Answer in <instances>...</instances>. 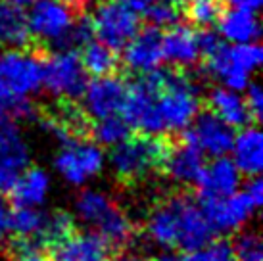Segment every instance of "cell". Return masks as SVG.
I'll return each instance as SVG.
<instances>
[{
	"label": "cell",
	"mask_w": 263,
	"mask_h": 261,
	"mask_svg": "<svg viewBox=\"0 0 263 261\" xmlns=\"http://www.w3.org/2000/svg\"><path fill=\"white\" fill-rule=\"evenodd\" d=\"M43 88V60L25 48L0 52V119L35 116L31 96Z\"/></svg>",
	"instance_id": "cell-1"
},
{
	"label": "cell",
	"mask_w": 263,
	"mask_h": 261,
	"mask_svg": "<svg viewBox=\"0 0 263 261\" xmlns=\"http://www.w3.org/2000/svg\"><path fill=\"white\" fill-rule=\"evenodd\" d=\"M169 142L160 135H139L129 137L123 142L111 146L110 165L116 179L123 184L144 181L148 175L161 169L169 150Z\"/></svg>",
	"instance_id": "cell-2"
},
{
	"label": "cell",
	"mask_w": 263,
	"mask_h": 261,
	"mask_svg": "<svg viewBox=\"0 0 263 261\" xmlns=\"http://www.w3.org/2000/svg\"><path fill=\"white\" fill-rule=\"evenodd\" d=\"M156 106L165 133H183L200 111V88L189 75L163 69Z\"/></svg>",
	"instance_id": "cell-3"
},
{
	"label": "cell",
	"mask_w": 263,
	"mask_h": 261,
	"mask_svg": "<svg viewBox=\"0 0 263 261\" xmlns=\"http://www.w3.org/2000/svg\"><path fill=\"white\" fill-rule=\"evenodd\" d=\"M161 79H163V69L158 67L150 73H142V77L129 87L121 116L127 119L131 129L135 127L144 135L165 133L156 106V96L161 87Z\"/></svg>",
	"instance_id": "cell-4"
},
{
	"label": "cell",
	"mask_w": 263,
	"mask_h": 261,
	"mask_svg": "<svg viewBox=\"0 0 263 261\" xmlns=\"http://www.w3.org/2000/svg\"><path fill=\"white\" fill-rule=\"evenodd\" d=\"M88 73L75 50H56L43 62V87L62 100H81Z\"/></svg>",
	"instance_id": "cell-5"
},
{
	"label": "cell",
	"mask_w": 263,
	"mask_h": 261,
	"mask_svg": "<svg viewBox=\"0 0 263 261\" xmlns=\"http://www.w3.org/2000/svg\"><path fill=\"white\" fill-rule=\"evenodd\" d=\"M77 17L79 12L66 0H35L27 15L29 35L39 43L52 44L56 50H62Z\"/></svg>",
	"instance_id": "cell-6"
},
{
	"label": "cell",
	"mask_w": 263,
	"mask_h": 261,
	"mask_svg": "<svg viewBox=\"0 0 263 261\" xmlns=\"http://www.w3.org/2000/svg\"><path fill=\"white\" fill-rule=\"evenodd\" d=\"M104 163H106V154L102 146L96 144L95 140H83V138H73L62 144V150L54 160V167L60 177H64V181L75 187H81L92 177L100 175Z\"/></svg>",
	"instance_id": "cell-7"
},
{
	"label": "cell",
	"mask_w": 263,
	"mask_h": 261,
	"mask_svg": "<svg viewBox=\"0 0 263 261\" xmlns=\"http://www.w3.org/2000/svg\"><path fill=\"white\" fill-rule=\"evenodd\" d=\"M90 25L98 41L117 52L137 35L140 20L137 12L123 2L104 0L95 8Z\"/></svg>",
	"instance_id": "cell-8"
},
{
	"label": "cell",
	"mask_w": 263,
	"mask_h": 261,
	"mask_svg": "<svg viewBox=\"0 0 263 261\" xmlns=\"http://www.w3.org/2000/svg\"><path fill=\"white\" fill-rule=\"evenodd\" d=\"M213 234H231L248 223L257 208L242 190L221 198H198Z\"/></svg>",
	"instance_id": "cell-9"
},
{
	"label": "cell",
	"mask_w": 263,
	"mask_h": 261,
	"mask_svg": "<svg viewBox=\"0 0 263 261\" xmlns=\"http://www.w3.org/2000/svg\"><path fill=\"white\" fill-rule=\"evenodd\" d=\"M29 163L31 148L22 127L14 119H0V192H10Z\"/></svg>",
	"instance_id": "cell-10"
},
{
	"label": "cell",
	"mask_w": 263,
	"mask_h": 261,
	"mask_svg": "<svg viewBox=\"0 0 263 261\" xmlns=\"http://www.w3.org/2000/svg\"><path fill=\"white\" fill-rule=\"evenodd\" d=\"M231 125L212 114V111H198L192 123L183 130L186 142L196 146L200 152L210 158L229 156L234 142V133Z\"/></svg>",
	"instance_id": "cell-11"
},
{
	"label": "cell",
	"mask_w": 263,
	"mask_h": 261,
	"mask_svg": "<svg viewBox=\"0 0 263 261\" xmlns=\"http://www.w3.org/2000/svg\"><path fill=\"white\" fill-rule=\"evenodd\" d=\"M127 83L117 75H98L96 79L88 81L85 92L81 96L83 111L90 119H102L108 116L121 114L127 98Z\"/></svg>",
	"instance_id": "cell-12"
},
{
	"label": "cell",
	"mask_w": 263,
	"mask_h": 261,
	"mask_svg": "<svg viewBox=\"0 0 263 261\" xmlns=\"http://www.w3.org/2000/svg\"><path fill=\"white\" fill-rule=\"evenodd\" d=\"M189 196L179 194L171 196L163 202H158L148 213L146 219V236L163 250H173L179 246L181 236V219L183 208Z\"/></svg>",
	"instance_id": "cell-13"
},
{
	"label": "cell",
	"mask_w": 263,
	"mask_h": 261,
	"mask_svg": "<svg viewBox=\"0 0 263 261\" xmlns=\"http://www.w3.org/2000/svg\"><path fill=\"white\" fill-rule=\"evenodd\" d=\"M114 248L95 231H77L50 246L52 261H111Z\"/></svg>",
	"instance_id": "cell-14"
},
{
	"label": "cell",
	"mask_w": 263,
	"mask_h": 261,
	"mask_svg": "<svg viewBox=\"0 0 263 261\" xmlns=\"http://www.w3.org/2000/svg\"><path fill=\"white\" fill-rule=\"evenodd\" d=\"M194 187H198V198L231 196L240 190L242 173L229 156H217L205 163Z\"/></svg>",
	"instance_id": "cell-15"
},
{
	"label": "cell",
	"mask_w": 263,
	"mask_h": 261,
	"mask_svg": "<svg viewBox=\"0 0 263 261\" xmlns=\"http://www.w3.org/2000/svg\"><path fill=\"white\" fill-rule=\"evenodd\" d=\"M123 62L135 73H150L158 69L163 60L161 54V33L158 27L137 31L129 43L123 46Z\"/></svg>",
	"instance_id": "cell-16"
},
{
	"label": "cell",
	"mask_w": 263,
	"mask_h": 261,
	"mask_svg": "<svg viewBox=\"0 0 263 261\" xmlns=\"http://www.w3.org/2000/svg\"><path fill=\"white\" fill-rule=\"evenodd\" d=\"M205 165V156L196 146L183 140V144L169 146L161 169L177 184H196L198 177Z\"/></svg>",
	"instance_id": "cell-17"
},
{
	"label": "cell",
	"mask_w": 263,
	"mask_h": 261,
	"mask_svg": "<svg viewBox=\"0 0 263 261\" xmlns=\"http://www.w3.org/2000/svg\"><path fill=\"white\" fill-rule=\"evenodd\" d=\"M234 165L242 175H259L263 169V137L256 125L242 127L238 135H234V142L231 148Z\"/></svg>",
	"instance_id": "cell-18"
},
{
	"label": "cell",
	"mask_w": 263,
	"mask_h": 261,
	"mask_svg": "<svg viewBox=\"0 0 263 261\" xmlns=\"http://www.w3.org/2000/svg\"><path fill=\"white\" fill-rule=\"evenodd\" d=\"M208 106H210L212 114H215L227 125H231L233 129H242V127H246L254 121L244 96L238 90H233V88H212L210 95H208Z\"/></svg>",
	"instance_id": "cell-19"
},
{
	"label": "cell",
	"mask_w": 263,
	"mask_h": 261,
	"mask_svg": "<svg viewBox=\"0 0 263 261\" xmlns=\"http://www.w3.org/2000/svg\"><path fill=\"white\" fill-rule=\"evenodd\" d=\"M163 60L179 67H190L202 56L198 48L196 33L186 25H171L165 35H161Z\"/></svg>",
	"instance_id": "cell-20"
},
{
	"label": "cell",
	"mask_w": 263,
	"mask_h": 261,
	"mask_svg": "<svg viewBox=\"0 0 263 261\" xmlns=\"http://www.w3.org/2000/svg\"><path fill=\"white\" fill-rule=\"evenodd\" d=\"M217 33L231 44L254 43L261 36V25L256 12L233 8L229 12H221L217 20Z\"/></svg>",
	"instance_id": "cell-21"
},
{
	"label": "cell",
	"mask_w": 263,
	"mask_h": 261,
	"mask_svg": "<svg viewBox=\"0 0 263 261\" xmlns=\"http://www.w3.org/2000/svg\"><path fill=\"white\" fill-rule=\"evenodd\" d=\"M205 58H208V64H205L208 73L212 75L213 79L219 81L223 87L242 92V90L250 85L252 73H248L246 69H242L240 65L236 64V60L233 58L229 46L219 44V46H217L212 54H208Z\"/></svg>",
	"instance_id": "cell-22"
},
{
	"label": "cell",
	"mask_w": 263,
	"mask_h": 261,
	"mask_svg": "<svg viewBox=\"0 0 263 261\" xmlns=\"http://www.w3.org/2000/svg\"><path fill=\"white\" fill-rule=\"evenodd\" d=\"M50 190V177L43 167H27L14 187L10 189V196L14 206H31L41 208Z\"/></svg>",
	"instance_id": "cell-23"
},
{
	"label": "cell",
	"mask_w": 263,
	"mask_h": 261,
	"mask_svg": "<svg viewBox=\"0 0 263 261\" xmlns=\"http://www.w3.org/2000/svg\"><path fill=\"white\" fill-rule=\"evenodd\" d=\"M212 227L205 219L202 208L192 198H186L183 210V221H181V236H179V250L192 252L196 248L208 244L213 238Z\"/></svg>",
	"instance_id": "cell-24"
},
{
	"label": "cell",
	"mask_w": 263,
	"mask_h": 261,
	"mask_svg": "<svg viewBox=\"0 0 263 261\" xmlns=\"http://www.w3.org/2000/svg\"><path fill=\"white\" fill-rule=\"evenodd\" d=\"M27 15L22 6L8 0H0V46L2 48H25L29 43Z\"/></svg>",
	"instance_id": "cell-25"
},
{
	"label": "cell",
	"mask_w": 263,
	"mask_h": 261,
	"mask_svg": "<svg viewBox=\"0 0 263 261\" xmlns=\"http://www.w3.org/2000/svg\"><path fill=\"white\" fill-rule=\"evenodd\" d=\"M44 217H46V213L39 208L14 206V210L10 213V234H14L15 240H25L33 246H37L35 240L43 229Z\"/></svg>",
	"instance_id": "cell-26"
},
{
	"label": "cell",
	"mask_w": 263,
	"mask_h": 261,
	"mask_svg": "<svg viewBox=\"0 0 263 261\" xmlns=\"http://www.w3.org/2000/svg\"><path fill=\"white\" fill-rule=\"evenodd\" d=\"M116 203L108 194H104L100 190H83L77 200H75V213L77 219L83 221L85 225L95 229L100 221L104 219V215L114 208Z\"/></svg>",
	"instance_id": "cell-27"
},
{
	"label": "cell",
	"mask_w": 263,
	"mask_h": 261,
	"mask_svg": "<svg viewBox=\"0 0 263 261\" xmlns=\"http://www.w3.org/2000/svg\"><path fill=\"white\" fill-rule=\"evenodd\" d=\"M81 62L85 65L87 73H92L95 77H98V75H108V73L116 71L117 54L114 48L106 46L104 43L90 39V41L83 46Z\"/></svg>",
	"instance_id": "cell-28"
},
{
	"label": "cell",
	"mask_w": 263,
	"mask_h": 261,
	"mask_svg": "<svg viewBox=\"0 0 263 261\" xmlns=\"http://www.w3.org/2000/svg\"><path fill=\"white\" fill-rule=\"evenodd\" d=\"M75 231V217L66 211H52L46 213L43 223V229L39 232L35 244L39 248H50L58 244Z\"/></svg>",
	"instance_id": "cell-29"
},
{
	"label": "cell",
	"mask_w": 263,
	"mask_h": 261,
	"mask_svg": "<svg viewBox=\"0 0 263 261\" xmlns=\"http://www.w3.org/2000/svg\"><path fill=\"white\" fill-rule=\"evenodd\" d=\"M129 135H131V125L127 123V119L121 114L95 119V125H92V138L96 144L100 146L111 148V146L123 142Z\"/></svg>",
	"instance_id": "cell-30"
},
{
	"label": "cell",
	"mask_w": 263,
	"mask_h": 261,
	"mask_svg": "<svg viewBox=\"0 0 263 261\" xmlns=\"http://www.w3.org/2000/svg\"><path fill=\"white\" fill-rule=\"evenodd\" d=\"M223 0H186L184 14L198 27H210L219 20Z\"/></svg>",
	"instance_id": "cell-31"
},
{
	"label": "cell",
	"mask_w": 263,
	"mask_h": 261,
	"mask_svg": "<svg viewBox=\"0 0 263 261\" xmlns=\"http://www.w3.org/2000/svg\"><path fill=\"white\" fill-rule=\"evenodd\" d=\"M183 261H236L233 244L227 240H210L208 244L186 252Z\"/></svg>",
	"instance_id": "cell-32"
},
{
	"label": "cell",
	"mask_w": 263,
	"mask_h": 261,
	"mask_svg": "<svg viewBox=\"0 0 263 261\" xmlns=\"http://www.w3.org/2000/svg\"><path fill=\"white\" fill-rule=\"evenodd\" d=\"M144 15H146V20L150 22L152 27H171V25H175L179 22V8H177L175 2H169V0H154L152 4H148L144 10Z\"/></svg>",
	"instance_id": "cell-33"
},
{
	"label": "cell",
	"mask_w": 263,
	"mask_h": 261,
	"mask_svg": "<svg viewBox=\"0 0 263 261\" xmlns=\"http://www.w3.org/2000/svg\"><path fill=\"white\" fill-rule=\"evenodd\" d=\"M236 261H263V242L256 231L240 232L233 244Z\"/></svg>",
	"instance_id": "cell-34"
},
{
	"label": "cell",
	"mask_w": 263,
	"mask_h": 261,
	"mask_svg": "<svg viewBox=\"0 0 263 261\" xmlns=\"http://www.w3.org/2000/svg\"><path fill=\"white\" fill-rule=\"evenodd\" d=\"M233 58L236 60V64L240 65L242 69H246L248 73H254L259 69V65L263 62V52L261 46L257 44V41L254 43H238L234 46H229Z\"/></svg>",
	"instance_id": "cell-35"
},
{
	"label": "cell",
	"mask_w": 263,
	"mask_h": 261,
	"mask_svg": "<svg viewBox=\"0 0 263 261\" xmlns=\"http://www.w3.org/2000/svg\"><path fill=\"white\" fill-rule=\"evenodd\" d=\"M246 96H244V100L248 104L250 108V114L254 117V121H259L263 116V90L259 87V83H252L250 81V85L246 88Z\"/></svg>",
	"instance_id": "cell-36"
},
{
	"label": "cell",
	"mask_w": 263,
	"mask_h": 261,
	"mask_svg": "<svg viewBox=\"0 0 263 261\" xmlns=\"http://www.w3.org/2000/svg\"><path fill=\"white\" fill-rule=\"evenodd\" d=\"M15 261H52L50 255L43 254V248H37L25 242V240H15Z\"/></svg>",
	"instance_id": "cell-37"
},
{
	"label": "cell",
	"mask_w": 263,
	"mask_h": 261,
	"mask_svg": "<svg viewBox=\"0 0 263 261\" xmlns=\"http://www.w3.org/2000/svg\"><path fill=\"white\" fill-rule=\"evenodd\" d=\"M196 39H198V48H200L202 56L212 54L219 44H223L221 43L219 33H213V31H200V33H196Z\"/></svg>",
	"instance_id": "cell-38"
},
{
	"label": "cell",
	"mask_w": 263,
	"mask_h": 261,
	"mask_svg": "<svg viewBox=\"0 0 263 261\" xmlns=\"http://www.w3.org/2000/svg\"><path fill=\"white\" fill-rule=\"evenodd\" d=\"M242 192L248 196L250 200H252V203L256 206L257 210L261 208V203H263V182H261V179H259V175L248 177V182L244 184Z\"/></svg>",
	"instance_id": "cell-39"
},
{
	"label": "cell",
	"mask_w": 263,
	"mask_h": 261,
	"mask_svg": "<svg viewBox=\"0 0 263 261\" xmlns=\"http://www.w3.org/2000/svg\"><path fill=\"white\" fill-rule=\"evenodd\" d=\"M10 213L12 208L4 198V192H0V244H4L12 234H10Z\"/></svg>",
	"instance_id": "cell-40"
},
{
	"label": "cell",
	"mask_w": 263,
	"mask_h": 261,
	"mask_svg": "<svg viewBox=\"0 0 263 261\" xmlns=\"http://www.w3.org/2000/svg\"><path fill=\"white\" fill-rule=\"evenodd\" d=\"M233 8H240V10H250V12H257L261 8L263 0H225Z\"/></svg>",
	"instance_id": "cell-41"
},
{
	"label": "cell",
	"mask_w": 263,
	"mask_h": 261,
	"mask_svg": "<svg viewBox=\"0 0 263 261\" xmlns=\"http://www.w3.org/2000/svg\"><path fill=\"white\" fill-rule=\"evenodd\" d=\"M119 2L127 4V6L133 8L135 12H142V10H144V8H146L148 4H152L154 0H119Z\"/></svg>",
	"instance_id": "cell-42"
},
{
	"label": "cell",
	"mask_w": 263,
	"mask_h": 261,
	"mask_svg": "<svg viewBox=\"0 0 263 261\" xmlns=\"http://www.w3.org/2000/svg\"><path fill=\"white\" fill-rule=\"evenodd\" d=\"M152 261H183V257L181 255H177L175 252H163V254L156 255V257H152Z\"/></svg>",
	"instance_id": "cell-43"
},
{
	"label": "cell",
	"mask_w": 263,
	"mask_h": 261,
	"mask_svg": "<svg viewBox=\"0 0 263 261\" xmlns=\"http://www.w3.org/2000/svg\"><path fill=\"white\" fill-rule=\"evenodd\" d=\"M116 261H152V257H144V255L139 254H123L119 255Z\"/></svg>",
	"instance_id": "cell-44"
},
{
	"label": "cell",
	"mask_w": 263,
	"mask_h": 261,
	"mask_svg": "<svg viewBox=\"0 0 263 261\" xmlns=\"http://www.w3.org/2000/svg\"><path fill=\"white\" fill-rule=\"evenodd\" d=\"M66 2H69V4H71V6H73L75 10H77V12H79L81 8L87 6V4L90 2V0H66Z\"/></svg>",
	"instance_id": "cell-45"
},
{
	"label": "cell",
	"mask_w": 263,
	"mask_h": 261,
	"mask_svg": "<svg viewBox=\"0 0 263 261\" xmlns=\"http://www.w3.org/2000/svg\"><path fill=\"white\" fill-rule=\"evenodd\" d=\"M8 2H12L15 6H31L35 0H8Z\"/></svg>",
	"instance_id": "cell-46"
},
{
	"label": "cell",
	"mask_w": 263,
	"mask_h": 261,
	"mask_svg": "<svg viewBox=\"0 0 263 261\" xmlns=\"http://www.w3.org/2000/svg\"><path fill=\"white\" fill-rule=\"evenodd\" d=\"M169 2H175V4H179V2H183V0H169Z\"/></svg>",
	"instance_id": "cell-47"
}]
</instances>
